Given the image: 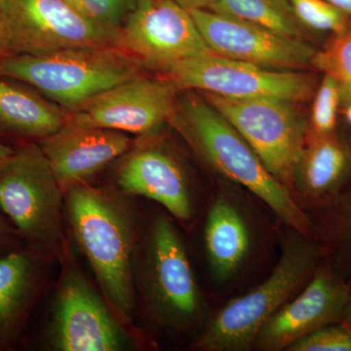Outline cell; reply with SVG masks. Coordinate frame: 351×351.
Segmentation results:
<instances>
[{"mask_svg": "<svg viewBox=\"0 0 351 351\" xmlns=\"http://www.w3.org/2000/svg\"><path fill=\"white\" fill-rule=\"evenodd\" d=\"M320 258V247L311 237L295 230L284 243L278 263L267 280L223 306L196 341V350H250L265 323L308 282L319 267Z\"/></svg>", "mask_w": 351, "mask_h": 351, "instance_id": "3", "label": "cell"}, {"mask_svg": "<svg viewBox=\"0 0 351 351\" xmlns=\"http://www.w3.org/2000/svg\"><path fill=\"white\" fill-rule=\"evenodd\" d=\"M175 89L167 80L141 75L100 95L69 117L84 125L147 135L173 114Z\"/></svg>", "mask_w": 351, "mask_h": 351, "instance_id": "14", "label": "cell"}, {"mask_svg": "<svg viewBox=\"0 0 351 351\" xmlns=\"http://www.w3.org/2000/svg\"><path fill=\"white\" fill-rule=\"evenodd\" d=\"M140 276L145 307L157 324L177 331L195 327L202 298L184 245L166 217L152 223Z\"/></svg>", "mask_w": 351, "mask_h": 351, "instance_id": "6", "label": "cell"}, {"mask_svg": "<svg viewBox=\"0 0 351 351\" xmlns=\"http://www.w3.org/2000/svg\"><path fill=\"white\" fill-rule=\"evenodd\" d=\"M205 100L239 132L267 169L291 191L308 131L293 101L232 99L211 93Z\"/></svg>", "mask_w": 351, "mask_h": 351, "instance_id": "7", "label": "cell"}, {"mask_svg": "<svg viewBox=\"0 0 351 351\" xmlns=\"http://www.w3.org/2000/svg\"><path fill=\"white\" fill-rule=\"evenodd\" d=\"M341 103L338 83L332 76L324 75L319 87L314 93L311 131L317 134L335 133Z\"/></svg>", "mask_w": 351, "mask_h": 351, "instance_id": "24", "label": "cell"}, {"mask_svg": "<svg viewBox=\"0 0 351 351\" xmlns=\"http://www.w3.org/2000/svg\"><path fill=\"white\" fill-rule=\"evenodd\" d=\"M173 1L188 11L195 10V9L213 11L219 0H173Z\"/></svg>", "mask_w": 351, "mask_h": 351, "instance_id": "30", "label": "cell"}, {"mask_svg": "<svg viewBox=\"0 0 351 351\" xmlns=\"http://www.w3.org/2000/svg\"><path fill=\"white\" fill-rule=\"evenodd\" d=\"M11 55L41 54L80 46L119 47V32L103 27L64 0H0Z\"/></svg>", "mask_w": 351, "mask_h": 351, "instance_id": "9", "label": "cell"}, {"mask_svg": "<svg viewBox=\"0 0 351 351\" xmlns=\"http://www.w3.org/2000/svg\"><path fill=\"white\" fill-rule=\"evenodd\" d=\"M69 117L60 106L0 76V133L40 141L61 129Z\"/></svg>", "mask_w": 351, "mask_h": 351, "instance_id": "20", "label": "cell"}, {"mask_svg": "<svg viewBox=\"0 0 351 351\" xmlns=\"http://www.w3.org/2000/svg\"><path fill=\"white\" fill-rule=\"evenodd\" d=\"M161 73L175 88L232 99L276 98L295 103L308 101L317 86L309 73L263 69L216 53L186 58Z\"/></svg>", "mask_w": 351, "mask_h": 351, "instance_id": "8", "label": "cell"}, {"mask_svg": "<svg viewBox=\"0 0 351 351\" xmlns=\"http://www.w3.org/2000/svg\"><path fill=\"white\" fill-rule=\"evenodd\" d=\"M302 27L332 34L345 31L351 17L326 0H287Z\"/></svg>", "mask_w": 351, "mask_h": 351, "instance_id": "23", "label": "cell"}, {"mask_svg": "<svg viewBox=\"0 0 351 351\" xmlns=\"http://www.w3.org/2000/svg\"><path fill=\"white\" fill-rule=\"evenodd\" d=\"M329 3L332 4L351 17V0H326Z\"/></svg>", "mask_w": 351, "mask_h": 351, "instance_id": "31", "label": "cell"}, {"mask_svg": "<svg viewBox=\"0 0 351 351\" xmlns=\"http://www.w3.org/2000/svg\"><path fill=\"white\" fill-rule=\"evenodd\" d=\"M60 186L87 184L108 164L133 149V138L123 132L76 123L69 117L61 129L39 141Z\"/></svg>", "mask_w": 351, "mask_h": 351, "instance_id": "15", "label": "cell"}, {"mask_svg": "<svg viewBox=\"0 0 351 351\" xmlns=\"http://www.w3.org/2000/svg\"><path fill=\"white\" fill-rule=\"evenodd\" d=\"M11 55L10 32L5 17L0 10V59Z\"/></svg>", "mask_w": 351, "mask_h": 351, "instance_id": "29", "label": "cell"}, {"mask_svg": "<svg viewBox=\"0 0 351 351\" xmlns=\"http://www.w3.org/2000/svg\"><path fill=\"white\" fill-rule=\"evenodd\" d=\"M119 46L160 73L186 58L214 53L189 11L173 0H138L120 29Z\"/></svg>", "mask_w": 351, "mask_h": 351, "instance_id": "10", "label": "cell"}, {"mask_svg": "<svg viewBox=\"0 0 351 351\" xmlns=\"http://www.w3.org/2000/svg\"><path fill=\"white\" fill-rule=\"evenodd\" d=\"M19 232L7 223L5 219L0 215V254L13 250L12 246Z\"/></svg>", "mask_w": 351, "mask_h": 351, "instance_id": "28", "label": "cell"}, {"mask_svg": "<svg viewBox=\"0 0 351 351\" xmlns=\"http://www.w3.org/2000/svg\"><path fill=\"white\" fill-rule=\"evenodd\" d=\"M290 351H351V327L330 325L308 335L288 348Z\"/></svg>", "mask_w": 351, "mask_h": 351, "instance_id": "26", "label": "cell"}, {"mask_svg": "<svg viewBox=\"0 0 351 351\" xmlns=\"http://www.w3.org/2000/svg\"><path fill=\"white\" fill-rule=\"evenodd\" d=\"M117 182L123 193L156 201L180 221L193 217L191 184L169 152L154 147L132 149L117 170Z\"/></svg>", "mask_w": 351, "mask_h": 351, "instance_id": "16", "label": "cell"}, {"mask_svg": "<svg viewBox=\"0 0 351 351\" xmlns=\"http://www.w3.org/2000/svg\"><path fill=\"white\" fill-rule=\"evenodd\" d=\"M313 66L336 80L341 103H351V22L345 31L334 34L322 50L316 51Z\"/></svg>", "mask_w": 351, "mask_h": 351, "instance_id": "22", "label": "cell"}, {"mask_svg": "<svg viewBox=\"0 0 351 351\" xmlns=\"http://www.w3.org/2000/svg\"><path fill=\"white\" fill-rule=\"evenodd\" d=\"M50 348L60 351H117L126 337L105 302L78 270L62 277L52 320L48 327Z\"/></svg>", "mask_w": 351, "mask_h": 351, "instance_id": "11", "label": "cell"}, {"mask_svg": "<svg viewBox=\"0 0 351 351\" xmlns=\"http://www.w3.org/2000/svg\"><path fill=\"white\" fill-rule=\"evenodd\" d=\"M38 258L29 251L0 255V350L12 348L29 317L40 287Z\"/></svg>", "mask_w": 351, "mask_h": 351, "instance_id": "18", "label": "cell"}, {"mask_svg": "<svg viewBox=\"0 0 351 351\" xmlns=\"http://www.w3.org/2000/svg\"><path fill=\"white\" fill-rule=\"evenodd\" d=\"M144 64L115 46H80L0 59V76L24 82L69 114L143 75Z\"/></svg>", "mask_w": 351, "mask_h": 351, "instance_id": "2", "label": "cell"}, {"mask_svg": "<svg viewBox=\"0 0 351 351\" xmlns=\"http://www.w3.org/2000/svg\"><path fill=\"white\" fill-rule=\"evenodd\" d=\"M205 250L215 280L228 282L244 267L253 246L248 218L239 203L219 195L208 212L204 228Z\"/></svg>", "mask_w": 351, "mask_h": 351, "instance_id": "17", "label": "cell"}, {"mask_svg": "<svg viewBox=\"0 0 351 351\" xmlns=\"http://www.w3.org/2000/svg\"><path fill=\"white\" fill-rule=\"evenodd\" d=\"M337 198L335 212V235L341 250L351 260V191Z\"/></svg>", "mask_w": 351, "mask_h": 351, "instance_id": "27", "label": "cell"}, {"mask_svg": "<svg viewBox=\"0 0 351 351\" xmlns=\"http://www.w3.org/2000/svg\"><path fill=\"white\" fill-rule=\"evenodd\" d=\"M182 108L189 137L215 169L262 199L293 230L311 237V221L291 191L216 108L197 97L184 99Z\"/></svg>", "mask_w": 351, "mask_h": 351, "instance_id": "4", "label": "cell"}, {"mask_svg": "<svg viewBox=\"0 0 351 351\" xmlns=\"http://www.w3.org/2000/svg\"><path fill=\"white\" fill-rule=\"evenodd\" d=\"M343 115H345L346 121L351 126V103L345 104V108H343Z\"/></svg>", "mask_w": 351, "mask_h": 351, "instance_id": "34", "label": "cell"}, {"mask_svg": "<svg viewBox=\"0 0 351 351\" xmlns=\"http://www.w3.org/2000/svg\"><path fill=\"white\" fill-rule=\"evenodd\" d=\"M64 193L39 145L15 149L0 163V210L20 237L49 250L63 243Z\"/></svg>", "mask_w": 351, "mask_h": 351, "instance_id": "5", "label": "cell"}, {"mask_svg": "<svg viewBox=\"0 0 351 351\" xmlns=\"http://www.w3.org/2000/svg\"><path fill=\"white\" fill-rule=\"evenodd\" d=\"M64 1L68 2L69 4L82 12V0H64Z\"/></svg>", "mask_w": 351, "mask_h": 351, "instance_id": "35", "label": "cell"}, {"mask_svg": "<svg viewBox=\"0 0 351 351\" xmlns=\"http://www.w3.org/2000/svg\"><path fill=\"white\" fill-rule=\"evenodd\" d=\"M189 13L205 43L219 56L269 69L313 66L316 50L302 39L212 10L195 9Z\"/></svg>", "mask_w": 351, "mask_h": 351, "instance_id": "12", "label": "cell"}, {"mask_svg": "<svg viewBox=\"0 0 351 351\" xmlns=\"http://www.w3.org/2000/svg\"><path fill=\"white\" fill-rule=\"evenodd\" d=\"M350 173V152L335 133L309 130L295 166L292 189L307 200L327 202L335 199Z\"/></svg>", "mask_w": 351, "mask_h": 351, "instance_id": "19", "label": "cell"}, {"mask_svg": "<svg viewBox=\"0 0 351 351\" xmlns=\"http://www.w3.org/2000/svg\"><path fill=\"white\" fill-rule=\"evenodd\" d=\"M138 0H82V12L108 29L120 31Z\"/></svg>", "mask_w": 351, "mask_h": 351, "instance_id": "25", "label": "cell"}, {"mask_svg": "<svg viewBox=\"0 0 351 351\" xmlns=\"http://www.w3.org/2000/svg\"><path fill=\"white\" fill-rule=\"evenodd\" d=\"M341 324L346 325L351 327V286L350 297H348V304H346L345 313H343V318L341 320Z\"/></svg>", "mask_w": 351, "mask_h": 351, "instance_id": "32", "label": "cell"}, {"mask_svg": "<svg viewBox=\"0 0 351 351\" xmlns=\"http://www.w3.org/2000/svg\"><path fill=\"white\" fill-rule=\"evenodd\" d=\"M14 152H15V149L13 147L0 143V163L3 162L11 154H13Z\"/></svg>", "mask_w": 351, "mask_h": 351, "instance_id": "33", "label": "cell"}, {"mask_svg": "<svg viewBox=\"0 0 351 351\" xmlns=\"http://www.w3.org/2000/svg\"><path fill=\"white\" fill-rule=\"evenodd\" d=\"M213 11L288 38H302L304 27L295 18L287 0H219Z\"/></svg>", "mask_w": 351, "mask_h": 351, "instance_id": "21", "label": "cell"}, {"mask_svg": "<svg viewBox=\"0 0 351 351\" xmlns=\"http://www.w3.org/2000/svg\"><path fill=\"white\" fill-rule=\"evenodd\" d=\"M350 292V285L331 267H318L302 292L265 323L254 346L265 351L288 350L308 335L341 322Z\"/></svg>", "mask_w": 351, "mask_h": 351, "instance_id": "13", "label": "cell"}, {"mask_svg": "<svg viewBox=\"0 0 351 351\" xmlns=\"http://www.w3.org/2000/svg\"><path fill=\"white\" fill-rule=\"evenodd\" d=\"M76 242L91 265L101 292L122 321L135 307V221L130 208L115 193L80 184L64 193Z\"/></svg>", "mask_w": 351, "mask_h": 351, "instance_id": "1", "label": "cell"}]
</instances>
